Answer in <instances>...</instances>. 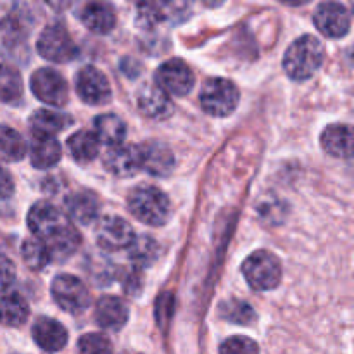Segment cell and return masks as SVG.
<instances>
[{
	"instance_id": "obj_1",
	"label": "cell",
	"mask_w": 354,
	"mask_h": 354,
	"mask_svg": "<svg viewBox=\"0 0 354 354\" xmlns=\"http://www.w3.org/2000/svg\"><path fill=\"white\" fill-rule=\"evenodd\" d=\"M325 61V47L313 35H303L289 45L283 55V69L296 82L311 78Z\"/></svg>"
},
{
	"instance_id": "obj_2",
	"label": "cell",
	"mask_w": 354,
	"mask_h": 354,
	"mask_svg": "<svg viewBox=\"0 0 354 354\" xmlns=\"http://www.w3.org/2000/svg\"><path fill=\"white\" fill-rule=\"evenodd\" d=\"M128 209L149 227H162L171 218V203L165 192L152 185H138L128 196Z\"/></svg>"
},
{
	"instance_id": "obj_3",
	"label": "cell",
	"mask_w": 354,
	"mask_h": 354,
	"mask_svg": "<svg viewBox=\"0 0 354 354\" xmlns=\"http://www.w3.org/2000/svg\"><path fill=\"white\" fill-rule=\"evenodd\" d=\"M242 273L251 289L266 292L275 289L282 280V265L273 252L259 249L248 256L242 265Z\"/></svg>"
},
{
	"instance_id": "obj_4",
	"label": "cell",
	"mask_w": 354,
	"mask_h": 354,
	"mask_svg": "<svg viewBox=\"0 0 354 354\" xmlns=\"http://www.w3.org/2000/svg\"><path fill=\"white\" fill-rule=\"evenodd\" d=\"M28 228L35 235V239L41 241L44 244H50L55 239L64 235L69 228H73V225L69 223L68 218L59 207L47 201H40V203L33 204L28 213Z\"/></svg>"
},
{
	"instance_id": "obj_5",
	"label": "cell",
	"mask_w": 354,
	"mask_h": 354,
	"mask_svg": "<svg viewBox=\"0 0 354 354\" xmlns=\"http://www.w3.org/2000/svg\"><path fill=\"white\" fill-rule=\"evenodd\" d=\"M203 109L209 116H230L241 102V93L234 82L227 78H211L203 85L199 93Z\"/></svg>"
},
{
	"instance_id": "obj_6",
	"label": "cell",
	"mask_w": 354,
	"mask_h": 354,
	"mask_svg": "<svg viewBox=\"0 0 354 354\" xmlns=\"http://www.w3.org/2000/svg\"><path fill=\"white\" fill-rule=\"evenodd\" d=\"M52 297L59 308L71 315H80L90 308V292L85 283L78 277L62 273L52 280L50 286Z\"/></svg>"
},
{
	"instance_id": "obj_7",
	"label": "cell",
	"mask_w": 354,
	"mask_h": 354,
	"mask_svg": "<svg viewBox=\"0 0 354 354\" xmlns=\"http://www.w3.org/2000/svg\"><path fill=\"white\" fill-rule=\"evenodd\" d=\"M196 83V75L183 59L173 57L162 62L156 71V83L162 92L169 95L185 97Z\"/></svg>"
},
{
	"instance_id": "obj_8",
	"label": "cell",
	"mask_w": 354,
	"mask_h": 354,
	"mask_svg": "<svg viewBox=\"0 0 354 354\" xmlns=\"http://www.w3.org/2000/svg\"><path fill=\"white\" fill-rule=\"evenodd\" d=\"M38 54L50 62H69L76 55V45L68 30L61 24H50L38 38Z\"/></svg>"
},
{
	"instance_id": "obj_9",
	"label": "cell",
	"mask_w": 354,
	"mask_h": 354,
	"mask_svg": "<svg viewBox=\"0 0 354 354\" xmlns=\"http://www.w3.org/2000/svg\"><path fill=\"white\" fill-rule=\"evenodd\" d=\"M31 92L38 100L48 106L61 107L68 102V83L59 71L40 68L31 75Z\"/></svg>"
},
{
	"instance_id": "obj_10",
	"label": "cell",
	"mask_w": 354,
	"mask_h": 354,
	"mask_svg": "<svg viewBox=\"0 0 354 354\" xmlns=\"http://www.w3.org/2000/svg\"><path fill=\"white\" fill-rule=\"evenodd\" d=\"M76 93L88 106H104L111 100V85L106 75L95 66H85L75 78Z\"/></svg>"
},
{
	"instance_id": "obj_11",
	"label": "cell",
	"mask_w": 354,
	"mask_h": 354,
	"mask_svg": "<svg viewBox=\"0 0 354 354\" xmlns=\"http://www.w3.org/2000/svg\"><path fill=\"white\" fill-rule=\"evenodd\" d=\"M318 31L328 38H342L349 33L351 16L342 3L325 2L318 6L313 16Z\"/></svg>"
},
{
	"instance_id": "obj_12",
	"label": "cell",
	"mask_w": 354,
	"mask_h": 354,
	"mask_svg": "<svg viewBox=\"0 0 354 354\" xmlns=\"http://www.w3.org/2000/svg\"><path fill=\"white\" fill-rule=\"evenodd\" d=\"M140 156V169H145L152 176L166 178L175 169V156L171 149L158 140H147L138 147Z\"/></svg>"
},
{
	"instance_id": "obj_13",
	"label": "cell",
	"mask_w": 354,
	"mask_h": 354,
	"mask_svg": "<svg viewBox=\"0 0 354 354\" xmlns=\"http://www.w3.org/2000/svg\"><path fill=\"white\" fill-rule=\"evenodd\" d=\"M97 242L106 251H121L128 249L133 242L135 232L128 221L120 216H106L97 225Z\"/></svg>"
},
{
	"instance_id": "obj_14",
	"label": "cell",
	"mask_w": 354,
	"mask_h": 354,
	"mask_svg": "<svg viewBox=\"0 0 354 354\" xmlns=\"http://www.w3.org/2000/svg\"><path fill=\"white\" fill-rule=\"evenodd\" d=\"M104 168L118 178H130V176L137 175L140 169L138 149L123 144L113 145L104 154Z\"/></svg>"
},
{
	"instance_id": "obj_15",
	"label": "cell",
	"mask_w": 354,
	"mask_h": 354,
	"mask_svg": "<svg viewBox=\"0 0 354 354\" xmlns=\"http://www.w3.org/2000/svg\"><path fill=\"white\" fill-rule=\"evenodd\" d=\"M130 310L118 296H102L95 304V322L100 328L118 332L127 325Z\"/></svg>"
},
{
	"instance_id": "obj_16",
	"label": "cell",
	"mask_w": 354,
	"mask_h": 354,
	"mask_svg": "<svg viewBox=\"0 0 354 354\" xmlns=\"http://www.w3.org/2000/svg\"><path fill=\"white\" fill-rule=\"evenodd\" d=\"M31 334H33V341L37 342L38 348L48 353L61 351L68 344V330L64 328V325L59 324L54 318H38L33 324Z\"/></svg>"
},
{
	"instance_id": "obj_17",
	"label": "cell",
	"mask_w": 354,
	"mask_h": 354,
	"mask_svg": "<svg viewBox=\"0 0 354 354\" xmlns=\"http://www.w3.org/2000/svg\"><path fill=\"white\" fill-rule=\"evenodd\" d=\"M138 107H140L144 116L156 121L168 120L175 111L173 100L158 85L142 86V90L138 92Z\"/></svg>"
},
{
	"instance_id": "obj_18",
	"label": "cell",
	"mask_w": 354,
	"mask_h": 354,
	"mask_svg": "<svg viewBox=\"0 0 354 354\" xmlns=\"http://www.w3.org/2000/svg\"><path fill=\"white\" fill-rule=\"evenodd\" d=\"M71 124V118L64 113L52 109H37L30 116V130L35 137L54 138L64 128Z\"/></svg>"
},
{
	"instance_id": "obj_19",
	"label": "cell",
	"mask_w": 354,
	"mask_h": 354,
	"mask_svg": "<svg viewBox=\"0 0 354 354\" xmlns=\"http://www.w3.org/2000/svg\"><path fill=\"white\" fill-rule=\"evenodd\" d=\"M66 209L75 221L82 225H88L99 216L100 203L97 196L90 190H80L66 199Z\"/></svg>"
},
{
	"instance_id": "obj_20",
	"label": "cell",
	"mask_w": 354,
	"mask_h": 354,
	"mask_svg": "<svg viewBox=\"0 0 354 354\" xmlns=\"http://www.w3.org/2000/svg\"><path fill=\"white\" fill-rule=\"evenodd\" d=\"M320 144L335 158H349L353 152V130L348 124H330L322 131Z\"/></svg>"
},
{
	"instance_id": "obj_21",
	"label": "cell",
	"mask_w": 354,
	"mask_h": 354,
	"mask_svg": "<svg viewBox=\"0 0 354 354\" xmlns=\"http://www.w3.org/2000/svg\"><path fill=\"white\" fill-rule=\"evenodd\" d=\"M80 19L90 31L99 35L109 33V31H113L114 24H116L113 7L100 2L86 3L82 12H80Z\"/></svg>"
},
{
	"instance_id": "obj_22",
	"label": "cell",
	"mask_w": 354,
	"mask_h": 354,
	"mask_svg": "<svg viewBox=\"0 0 354 354\" xmlns=\"http://www.w3.org/2000/svg\"><path fill=\"white\" fill-rule=\"evenodd\" d=\"M62 149L55 138L35 137L30 145L31 165L38 169H48L61 161Z\"/></svg>"
},
{
	"instance_id": "obj_23",
	"label": "cell",
	"mask_w": 354,
	"mask_h": 354,
	"mask_svg": "<svg viewBox=\"0 0 354 354\" xmlns=\"http://www.w3.org/2000/svg\"><path fill=\"white\" fill-rule=\"evenodd\" d=\"M68 149L71 158L80 165L92 162L97 158L100 149L99 138L90 130H78L68 138Z\"/></svg>"
},
{
	"instance_id": "obj_24",
	"label": "cell",
	"mask_w": 354,
	"mask_h": 354,
	"mask_svg": "<svg viewBox=\"0 0 354 354\" xmlns=\"http://www.w3.org/2000/svg\"><path fill=\"white\" fill-rule=\"evenodd\" d=\"M30 306L16 292L0 294V324L6 327H21L28 320Z\"/></svg>"
},
{
	"instance_id": "obj_25",
	"label": "cell",
	"mask_w": 354,
	"mask_h": 354,
	"mask_svg": "<svg viewBox=\"0 0 354 354\" xmlns=\"http://www.w3.org/2000/svg\"><path fill=\"white\" fill-rule=\"evenodd\" d=\"M93 133L99 142L107 145H120L127 137V124L116 114H100L93 121Z\"/></svg>"
},
{
	"instance_id": "obj_26",
	"label": "cell",
	"mask_w": 354,
	"mask_h": 354,
	"mask_svg": "<svg viewBox=\"0 0 354 354\" xmlns=\"http://www.w3.org/2000/svg\"><path fill=\"white\" fill-rule=\"evenodd\" d=\"M159 244L152 237L147 235H140V237H135L133 242L128 245V258L133 261L135 266H151L158 261L159 258Z\"/></svg>"
},
{
	"instance_id": "obj_27",
	"label": "cell",
	"mask_w": 354,
	"mask_h": 354,
	"mask_svg": "<svg viewBox=\"0 0 354 354\" xmlns=\"http://www.w3.org/2000/svg\"><path fill=\"white\" fill-rule=\"evenodd\" d=\"M23 99V80L17 69L0 66V102L16 106Z\"/></svg>"
},
{
	"instance_id": "obj_28",
	"label": "cell",
	"mask_w": 354,
	"mask_h": 354,
	"mask_svg": "<svg viewBox=\"0 0 354 354\" xmlns=\"http://www.w3.org/2000/svg\"><path fill=\"white\" fill-rule=\"evenodd\" d=\"M26 154V144L23 137L12 128L0 124V161L17 162Z\"/></svg>"
},
{
	"instance_id": "obj_29",
	"label": "cell",
	"mask_w": 354,
	"mask_h": 354,
	"mask_svg": "<svg viewBox=\"0 0 354 354\" xmlns=\"http://www.w3.org/2000/svg\"><path fill=\"white\" fill-rule=\"evenodd\" d=\"M21 256H23L24 265L30 270H33V272H40V270H44L50 263V256H48L45 244L35 237L26 239L23 242V245H21Z\"/></svg>"
},
{
	"instance_id": "obj_30",
	"label": "cell",
	"mask_w": 354,
	"mask_h": 354,
	"mask_svg": "<svg viewBox=\"0 0 354 354\" xmlns=\"http://www.w3.org/2000/svg\"><path fill=\"white\" fill-rule=\"evenodd\" d=\"M220 317L237 325H251L256 320V313L248 303L239 299L225 301L220 306Z\"/></svg>"
},
{
	"instance_id": "obj_31",
	"label": "cell",
	"mask_w": 354,
	"mask_h": 354,
	"mask_svg": "<svg viewBox=\"0 0 354 354\" xmlns=\"http://www.w3.org/2000/svg\"><path fill=\"white\" fill-rule=\"evenodd\" d=\"M166 17H169L168 3L144 2L137 6V21L144 30H151V28L158 26Z\"/></svg>"
},
{
	"instance_id": "obj_32",
	"label": "cell",
	"mask_w": 354,
	"mask_h": 354,
	"mask_svg": "<svg viewBox=\"0 0 354 354\" xmlns=\"http://www.w3.org/2000/svg\"><path fill=\"white\" fill-rule=\"evenodd\" d=\"M78 354H113V346L104 334H85L78 341Z\"/></svg>"
},
{
	"instance_id": "obj_33",
	"label": "cell",
	"mask_w": 354,
	"mask_h": 354,
	"mask_svg": "<svg viewBox=\"0 0 354 354\" xmlns=\"http://www.w3.org/2000/svg\"><path fill=\"white\" fill-rule=\"evenodd\" d=\"M220 354H259V348L245 335H234L221 344Z\"/></svg>"
},
{
	"instance_id": "obj_34",
	"label": "cell",
	"mask_w": 354,
	"mask_h": 354,
	"mask_svg": "<svg viewBox=\"0 0 354 354\" xmlns=\"http://www.w3.org/2000/svg\"><path fill=\"white\" fill-rule=\"evenodd\" d=\"M0 37H2L3 44H6L7 47H14L16 44H21L24 35L19 19H16L14 16L3 17V19L0 21Z\"/></svg>"
},
{
	"instance_id": "obj_35",
	"label": "cell",
	"mask_w": 354,
	"mask_h": 354,
	"mask_svg": "<svg viewBox=\"0 0 354 354\" xmlns=\"http://www.w3.org/2000/svg\"><path fill=\"white\" fill-rule=\"evenodd\" d=\"M14 279H16V266L9 258L0 254V290H6L7 287L12 286Z\"/></svg>"
},
{
	"instance_id": "obj_36",
	"label": "cell",
	"mask_w": 354,
	"mask_h": 354,
	"mask_svg": "<svg viewBox=\"0 0 354 354\" xmlns=\"http://www.w3.org/2000/svg\"><path fill=\"white\" fill-rule=\"evenodd\" d=\"M14 192V182L12 176L9 175L7 169H3L0 166V199H7V197L12 196Z\"/></svg>"
}]
</instances>
